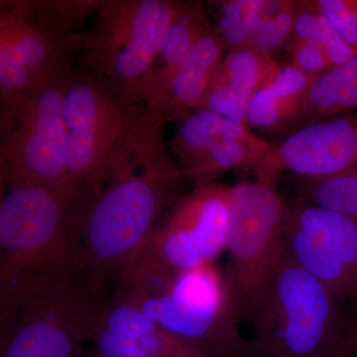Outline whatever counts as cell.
<instances>
[{
    "mask_svg": "<svg viewBox=\"0 0 357 357\" xmlns=\"http://www.w3.org/2000/svg\"><path fill=\"white\" fill-rule=\"evenodd\" d=\"M181 2L105 0L79 52L83 69L105 79L124 98L146 102L155 63Z\"/></svg>",
    "mask_w": 357,
    "mask_h": 357,
    "instance_id": "obj_4",
    "label": "cell"
},
{
    "mask_svg": "<svg viewBox=\"0 0 357 357\" xmlns=\"http://www.w3.org/2000/svg\"><path fill=\"white\" fill-rule=\"evenodd\" d=\"M357 167V115L310 122L273 148L253 169L275 183L282 171L306 178L328 177Z\"/></svg>",
    "mask_w": 357,
    "mask_h": 357,
    "instance_id": "obj_11",
    "label": "cell"
},
{
    "mask_svg": "<svg viewBox=\"0 0 357 357\" xmlns=\"http://www.w3.org/2000/svg\"><path fill=\"white\" fill-rule=\"evenodd\" d=\"M213 27L203 6L196 2H181L180 9L167 32L155 63L151 86L145 105L148 107L168 81L171 75L185 62L204 33Z\"/></svg>",
    "mask_w": 357,
    "mask_h": 357,
    "instance_id": "obj_18",
    "label": "cell"
},
{
    "mask_svg": "<svg viewBox=\"0 0 357 357\" xmlns=\"http://www.w3.org/2000/svg\"><path fill=\"white\" fill-rule=\"evenodd\" d=\"M312 6L347 44L357 49V27L345 0H319L312 1Z\"/></svg>",
    "mask_w": 357,
    "mask_h": 357,
    "instance_id": "obj_28",
    "label": "cell"
},
{
    "mask_svg": "<svg viewBox=\"0 0 357 357\" xmlns=\"http://www.w3.org/2000/svg\"><path fill=\"white\" fill-rule=\"evenodd\" d=\"M274 144L258 137L256 140H232L213 148L199 163L182 173L194 189L213 184V180L230 169L255 167L273 148Z\"/></svg>",
    "mask_w": 357,
    "mask_h": 357,
    "instance_id": "obj_22",
    "label": "cell"
},
{
    "mask_svg": "<svg viewBox=\"0 0 357 357\" xmlns=\"http://www.w3.org/2000/svg\"><path fill=\"white\" fill-rule=\"evenodd\" d=\"M345 3H347V6L349 7L352 18H354V23H356L357 27V0H345Z\"/></svg>",
    "mask_w": 357,
    "mask_h": 357,
    "instance_id": "obj_30",
    "label": "cell"
},
{
    "mask_svg": "<svg viewBox=\"0 0 357 357\" xmlns=\"http://www.w3.org/2000/svg\"><path fill=\"white\" fill-rule=\"evenodd\" d=\"M288 206L275 183L256 178L231 187L225 275L236 310L255 318L284 257Z\"/></svg>",
    "mask_w": 357,
    "mask_h": 357,
    "instance_id": "obj_5",
    "label": "cell"
},
{
    "mask_svg": "<svg viewBox=\"0 0 357 357\" xmlns=\"http://www.w3.org/2000/svg\"><path fill=\"white\" fill-rule=\"evenodd\" d=\"M257 138L245 123H239L204 109L182 119L171 141V148L182 174L199 163L220 143L232 140L252 141Z\"/></svg>",
    "mask_w": 357,
    "mask_h": 357,
    "instance_id": "obj_17",
    "label": "cell"
},
{
    "mask_svg": "<svg viewBox=\"0 0 357 357\" xmlns=\"http://www.w3.org/2000/svg\"><path fill=\"white\" fill-rule=\"evenodd\" d=\"M155 131L133 156L112 174L89 206L82 246L84 272L95 292L107 279H121L175 203L181 178L164 141Z\"/></svg>",
    "mask_w": 357,
    "mask_h": 357,
    "instance_id": "obj_2",
    "label": "cell"
},
{
    "mask_svg": "<svg viewBox=\"0 0 357 357\" xmlns=\"http://www.w3.org/2000/svg\"><path fill=\"white\" fill-rule=\"evenodd\" d=\"M289 50L292 59L291 64L310 77L321 76L333 69L330 58L321 45L293 38Z\"/></svg>",
    "mask_w": 357,
    "mask_h": 357,
    "instance_id": "obj_26",
    "label": "cell"
},
{
    "mask_svg": "<svg viewBox=\"0 0 357 357\" xmlns=\"http://www.w3.org/2000/svg\"><path fill=\"white\" fill-rule=\"evenodd\" d=\"M338 301L286 251L253 318L256 356H330L335 351Z\"/></svg>",
    "mask_w": 357,
    "mask_h": 357,
    "instance_id": "obj_6",
    "label": "cell"
},
{
    "mask_svg": "<svg viewBox=\"0 0 357 357\" xmlns=\"http://www.w3.org/2000/svg\"><path fill=\"white\" fill-rule=\"evenodd\" d=\"M98 0H49V1H1V10L14 14L32 24L65 36L79 35L82 25L96 13Z\"/></svg>",
    "mask_w": 357,
    "mask_h": 357,
    "instance_id": "obj_20",
    "label": "cell"
},
{
    "mask_svg": "<svg viewBox=\"0 0 357 357\" xmlns=\"http://www.w3.org/2000/svg\"><path fill=\"white\" fill-rule=\"evenodd\" d=\"M64 121L70 180L98 190L166 123L103 77L76 68L66 86Z\"/></svg>",
    "mask_w": 357,
    "mask_h": 357,
    "instance_id": "obj_3",
    "label": "cell"
},
{
    "mask_svg": "<svg viewBox=\"0 0 357 357\" xmlns=\"http://www.w3.org/2000/svg\"><path fill=\"white\" fill-rule=\"evenodd\" d=\"M303 191L310 204L357 218V167L328 177L306 178Z\"/></svg>",
    "mask_w": 357,
    "mask_h": 357,
    "instance_id": "obj_24",
    "label": "cell"
},
{
    "mask_svg": "<svg viewBox=\"0 0 357 357\" xmlns=\"http://www.w3.org/2000/svg\"><path fill=\"white\" fill-rule=\"evenodd\" d=\"M168 331L208 347L218 357L256 356L236 326V307L225 277L213 264L176 275L165 292L117 296Z\"/></svg>",
    "mask_w": 357,
    "mask_h": 357,
    "instance_id": "obj_7",
    "label": "cell"
},
{
    "mask_svg": "<svg viewBox=\"0 0 357 357\" xmlns=\"http://www.w3.org/2000/svg\"><path fill=\"white\" fill-rule=\"evenodd\" d=\"M73 357H96L95 354H89V352L83 351V349H77L76 354Z\"/></svg>",
    "mask_w": 357,
    "mask_h": 357,
    "instance_id": "obj_32",
    "label": "cell"
},
{
    "mask_svg": "<svg viewBox=\"0 0 357 357\" xmlns=\"http://www.w3.org/2000/svg\"><path fill=\"white\" fill-rule=\"evenodd\" d=\"M95 293L81 277L35 300L2 331L1 357L74 356L91 337Z\"/></svg>",
    "mask_w": 357,
    "mask_h": 357,
    "instance_id": "obj_9",
    "label": "cell"
},
{
    "mask_svg": "<svg viewBox=\"0 0 357 357\" xmlns=\"http://www.w3.org/2000/svg\"><path fill=\"white\" fill-rule=\"evenodd\" d=\"M357 109V54L314 77L303 102L301 121L314 122Z\"/></svg>",
    "mask_w": 357,
    "mask_h": 357,
    "instance_id": "obj_19",
    "label": "cell"
},
{
    "mask_svg": "<svg viewBox=\"0 0 357 357\" xmlns=\"http://www.w3.org/2000/svg\"><path fill=\"white\" fill-rule=\"evenodd\" d=\"M231 187L213 184L194 189L174 203L168 215L180 223L198 244L204 261H213L227 251Z\"/></svg>",
    "mask_w": 357,
    "mask_h": 357,
    "instance_id": "obj_15",
    "label": "cell"
},
{
    "mask_svg": "<svg viewBox=\"0 0 357 357\" xmlns=\"http://www.w3.org/2000/svg\"><path fill=\"white\" fill-rule=\"evenodd\" d=\"M84 31L65 36L40 28L6 10H0V47L13 54L29 70L37 88L69 77L72 59L79 53Z\"/></svg>",
    "mask_w": 357,
    "mask_h": 357,
    "instance_id": "obj_13",
    "label": "cell"
},
{
    "mask_svg": "<svg viewBox=\"0 0 357 357\" xmlns=\"http://www.w3.org/2000/svg\"><path fill=\"white\" fill-rule=\"evenodd\" d=\"M328 357H352L351 354H349V351H347V349H335V351L333 352Z\"/></svg>",
    "mask_w": 357,
    "mask_h": 357,
    "instance_id": "obj_31",
    "label": "cell"
},
{
    "mask_svg": "<svg viewBox=\"0 0 357 357\" xmlns=\"http://www.w3.org/2000/svg\"><path fill=\"white\" fill-rule=\"evenodd\" d=\"M279 66L274 57L252 47L230 49L211 86L204 109L245 123L251 98Z\"/></svg>",
    "mask_w": 357,
    "mask_h": 357,
    "instance_id": "obj_14",
    "label": "cell"
},
{
    "mask_svg": "<svg viewBox=\"0 0 357 357\" xmlns=\"http://www.w3.org/2000/svg\"><path fill=\"white\" fill-rule=\"evenodd\" d=\"M345 349L349 351L352 357H357V323L352 325L347 332Z\"/></svg>",
    "mask_w": 357,
    "mask_h": 357,
    "instance_id": "obj_29",
    "label": "cell"
},
{
    "mask_svg": "<svg viewBox=\"0 0 357 357\" xmlns=\"http://www.w3.org/2000/svg\"><path fill=\"white\" fill-rule=\"evenodd\" d=\"M227 49L217 28L213 26L199 40L185 62L171 75L148 109L158 114L166 123L182 121L192 112L204 109Z\"/></svg>",
    "mask_w": 357,
    "mask_h": 357,
    "instance_id": "obj_12",
    "label": "cell"
},
{
    "mask_svg": "<svg viewBox=\"0 0 357 357\" xmlns=\"http://www.w3.org/2000/svg\"><path fill=\"white\" fill-rule=\"evenodd\" d=\"M69 77L35 89L0 119L1 185L74 182L68 175L64 121Z\"/></svg>",
    "mask_w": 357,
    "mask_h": 357,
    "instance_id": "obj_8",
    "label": "cell"
},
{
    "mask_svg": "<svg viewBox=\"0 0 357 357\" xmlns=\"http://www.w3.org/2000/svg\"><path fill=\"white\" fill-rule=\"evenodd\" d=\"M312 79L292 64H280L251 98L246 126L272 131L298 123Z\"/></svg>",
    "mask_w": 357,
    "mask_h": 357,
    "instance_id": "obj_16",
    "label": "cell"
},
{
    "mask_svg": "<svg viewBox=\"0 0 357 357\" xmlns=\"http://www.w3.org/2000/svg\"><path fill=\"white\" fill-rule=\"evenodd\" d=\"M0 331L47 293L86 276L82 230L98 190L64 185H1Z\"/></svg>",
    "mask_w": 357,
    "mask_h": 357,
    "instance_id": "obj_1",
    "label": "cell"
},
{
    "mask_svg": "<svg viewBox=\"0 0 357 357\" xmlns=\"http://www.w3.org/2000/svg\"><path fill=\"white\" fill-rule=\"evenodd\" d=\"M138 257L153 262L174 274L208 264L204 261L191 234L167 213Z\"/></svg>",
    "mask_w": 357,
    "mask_h": 357,
    "instance_id": "obj_21",
    "label": "cell"
},
{
    "mask_svg": "<svg viewBox=\"0 0 357 357\" xmlns=\"http://www.w3.org/2000/svg\"><path fill=\"white\" fill-rule=\"evenodd\" d=\"M286 248L340 299L357 300V218L314 204L289 208Z\"/></svg>",
    "mask_w": 357,
    "mask_h": 357,
    "instance_id": "obj_10",
    "label": "cell"
},
{
    "mask_svg": "<svg viewBox=\"0 0 357 357\" xmlns=\"http://www.w3.org/2000/svg\"><path fill=\"white\" fill-rule=\"evenodd\" d=\"M95 344L96 357H149L130 338L121 337L95 323L89 337Z\"/></svg>",
    "mask_w": 357,
    "mask_h": 357,
    "instance_id": "obj_27",
    "label": "cell"
},
{
    "mask_svg": "<svg viewBox=\"0 0 357 357\" xmlns=\"http://www.w3.org/2000/svg\"><path fill=\"white\" fill-rule=\"evenodd\" d=\"M220 3L218 34L230 49L246 46L255 36L263 21L280 11L286 1L229 0Z\"/></svg>",
    "mask_w": 357,
    "mask_h": 357,
    "instance_id": "obj_23",
    "label": "cell"
},
{
    "mask_svg": "<svg viewBox=\"0 0 357 357\" xmlns=\"http://www.w3.org/2000/svg\"><path fill=\"white\" fill-rule=\"evenodd\" d=\"M298 1H286L285 6L278 13L263 21L255 36L246 46L273 57L291 36H293Z\"/></svg>",
    "mask_w": 357,
    "mask_h": 357,
    "instance_id": "obj_25",
    "label": "cell"
}]
</instances>
